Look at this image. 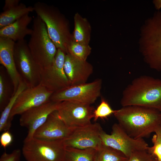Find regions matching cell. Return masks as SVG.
I'll list each match as a JSON object with an SVG mask.
<instances>
[{
  "instance_id": "obj_1",
  "label": "cell",
  "mask_w": 161,
  "mask_h": 161,
  "mask_svg": "<svg viewBox=\"0 0 161 161\" xmlns=\"http://www.w3.org/2000/svg\"><path fill=\"white\" fill-rule=\"evenodd\" d=\"M113 114L123 129L135 139H143L155 133L161 123V112L146 107H122Z\"/></svg>"
},
{
  "instance_id": "obj_2",
  "label": "cell",
  "mask_w": 161,
  "mask_h": 161,
  "mask_svg": "<svg viewBox=\"0 0 161 161\" xmlns=\"http://www.w3.org/2000/svg\"><path fill=\"white\" fill-rule=\"evenodd\" d=\"M122 107L139 106L161 112V79L146 75L134 79L123 90Z\"/></svg>"
},
{
  "instance_id": "obj_3",
  "label": "cell",
  "mask_w": 161,
  "mask_h": 161,
  "mask_svg": "<svg viewBox=\"0 0 161 161\" xmlns=\"http://www.w3.org/2000/svg\"><path fill=\"white\" fill-rule=\"evenodd\" d=\"M34 11L45 23L49 37L57 49L67 53L68 46L72 41L68 20L55 7L37 2Z\"/></svg>"
},
{
  "instance_id": "obj_4",
  "label": "cell",
  "mask_w": 161,
  "mask_h": 161,
  "mask_svg": "<svg viewBox=\"0 0 161 161\" xmlns=\"http://www.w3.org/2000/svg\"><path fill=\"white\" fill-rule=\"evenodd\" d=\"M141 52L151 69L161 73V11L150 18L142 32Z\"/></svg>"
},
{
  "instance_id": "obj_5",
  "label": "cell",
  "mask_w": 161,
  "mask_h": 161,
  "mask_svg": "<svg viewBox=\"0 0 161 161\" xmlns=\"http://www.w3.org/2000/svg\"><path fill=\"white\" fill-rule=\"evenodd\" d=\"M33 22L32 32L28 45L34 59L43 69L52 64L57 49L50 38L43 21L37 16Z\"/></svg>"
},
{
  "instance_id": "obj_6",
  "label": "cell",
  "mask_w": 161,
  "mask_h": 161,
  "mask_svg": "<svg viewBox=\"0 0 161 161\" xmlns=\"http://www.w3.org/2000/svg\"><path fill=\"white\" fill-rule=\"evenodd\" d=\"M22 153L26 161H67L64 140L47 141L33 137L24 142Z\"/></svg>"
},
{
  "instance_id": "obj_7",
  "label": "cell",
  "mask_w": 161,
  "mask_h": 161,
  "mask_svg": "<svg viewBox=\"0 0 161 161\" xmlns=\"http://www.w3.org/2000/svg\"><path fill=\"white\" fill-rule=\"evenodd\" d=\"M14 56L17 70L27 87L39 85L42 68L33 57L25 39L15 42Z\"/></svg>"
},
{
  "instance_id": "obj_8",
  "label": "cell",
  "mask_w": 161,
  "mask_h": 161,
  "mask_svg": "<svg viewBox=\"0 0 161 161\" xmlns=\"http://www.w3.org/2000/svg\"><path fill=\"white\" fill-rule=\"evenodd\" d=\"M102 84V80L97 79L90 83L70 85L53 93L49 100L71 101L91 105L100 96Z\"/></svg>"
},
{
  "instance_id": "obj_9",
  "label": "cell",
  "mask_w": 161,
  "mask_h": 161,
  "mask_svg": "<svg viewBox=\"0 0 161 161\" xmlns=\"http://www.w3.org/2000/svg\"><path fill=\"white\" fill-rule=\"evenodd\" d=\"M100 136L103 145L120 151L128 158L134 152L147 150L149 147L143 139H135L129 136L118 123L113 125L111 134L103 130Z\"/></svg>"
},
{
  "instance_id": "obj_10",
  "label": "cell",
  "mask_w": 161,
  "mask_h": 161,
  "mask_svg": "<svg viewBox=\"0 0 161 161\" xmlns=\"http://www.w3.org/2000/svg\"><path fill=\"white\" fill-rule=\"evenodd\" d=\"M94 110L91 105L64 101L60 102L57 111L67 126L74 129L91 123Z\"/></svg>"
},
{
  "instance_id": "obj_11",
  "label": "cell",
  "mask_w": 161,
  "mask_h": 161,
  "mask_svg": "<svg viewBox=\"0 0 161 161\" xmlns=\"http://www.w3.org/2000/svg\"><path fill=\"white\" fill-rule=\"evenodd\" d=\"M103 130L100 124L97 123L74 129L64 140V144L66 148L97 150L103 145L100 136Z\"/></svg>"
},
{
  "instance_id": "obj_12",
  "label": "cell",
  "mask_w": 161,
  "mask_h": 161,
  "mask_svg": "<svg viewBox=\"0 0 161 161\" xmlns=\"http://www.w3.org/2000/svg\"><path fill=\"white\" fill-rule=\"evenodd\" d=\"M65 55L61 49H57L52 64L41 70L40 84L53 93L71 85L64 69Z\"/></svg>"
},
{
  "instance_id": "obj_13",
  "label": "cell",
  "mask_w": 161,
  "mask_h": 161,
  "mask_svg": "<svg viewBox=\"0 0 161 161\" xmlns=\"http://www.w3.org/2000/svg\"><path fill=\"white\" fill-rule=\"evenodd\" d=\"M53 93L40 84L33 87H27L17 97L10 114V120L12 121L16 115H21L49 101Z\"/></svg>"
},
{
  "instance_id": "obj_14",
  "label": "cell",
  "mask_w": 161,
  "mask_h": 161,
  "mask_svg": "<svg viewBox=\"0 0 161 161\" xmlns=\"http://www.w3.org/2000/svg\"><path fill=\"white\" fill-rule=\"evenodd\" d=\"M60 102L49 100L29 109L21 115L20 124L28 130L24 142L33 138L36 130L45 123L50 114L57 110Z\"/></svg>"
},
{
  "instance_id": "obj_15",
  "label": "cell",
  "mask_w": 161,
  "mask_h": 161,
  "mask_svg": "<svg viewBox=\"0 0 161 161\" xmlns=\"http://www.w3.org/2000/svg\"><path fill=\"white\" fill-rule=\"evenodd\" d=\"M73 129L67 126L56 110L50 114L45 123L36 130L33 138L47 141L64 140Z\"/></svg>"
},
{
  "instance_id": "obj_16",
  "label": "cell",
  "mask_w": 161,
  "mask_h": 161,
  "mask_svg": "<svg viewBox=\"0 0 161 161\" xmlns=\"http://www.w3.org/2000/svg\"><path fill=\"white\" fill-rule=\"evenodd\" d=\"M64 69L71 85L86 83L93 71L92 65L86 61L78 59L68 53L65 55Z\"/></svg>"
},
{
  "instance_id": "obj_17",
  "label": "cell",
  "mask_w": 161,
  "mask_h": 161,
  "mask_svg": "<svg viewBox=\"0 0 161 161\" xmlns=\"http://www.w3.org/2000/svg\"><path fill=\"white\" fill-rule=\"evenodd\" d=\"M15 42L10 39L0 37V63L6 69L12 82L14 88L13 95L22 80L15 62L14 51Z\"/></svg>"
},
{
  "instance_id": "obj_18",
  "label": "cell",
  "mask_w": 161,
  "mask_h": 161,
  "mask_svg": "<svg viewBox=\"0 0 161 161\" xmlns=\"http://www.w3.org/2000/svg\"><path fill=\"white\" fill-rule=\"evenodd\" d=\"M32 19L27 14L12 24L0 29V37L10 39L15 42L24 39L26 36L31 35L32 33V29L28 27Z\"/></svg>"
},
{
  "instance_id": "obj_19",
  "label": "cell",
  "mask_w": 161,
  "mask_h": 161,
  "mask_svg": "<svg viewBox=\"0 0 161 161\" xmlns=\"http://www.w3.org/2000/svg\"><path fill=\"white\" fill-rule=\"evenodd\" d=\"M74 29L72 34V41L79 44L89 45L91 27L87 19L78 13L74 16Z\"/></svg>"
},
{
  "instance_id": "obj_20",
  "label": "cell",
  "mask_w": 161,
  "mask_h": 161,
  "mask_svg": "<svg viewBox=\"0 0 161 161\" xmlns=\"http://www.w3.org/2000/svg\"><path fill=\"white\" fill-rule=\"evenodd\" d=\"M34 11L33 7H27L20 3L18 5L1 13L0 29L7 26L18 19Z\"/></svg>"
},
{
  "instance_id": "obj_21",
  "label": "cell",
  "mask_w": 161,
  "mask_h": 161,
  "mask_svg": "<svg viewBox=\"0 0 161 161\" xmlns=\"http://www.w3.org/2000/svg\"><path fill=\"white\" fill-rule=\"evenodd\" d=\"M27 87L22 80L15 93L12 96L8 103L1 112L0 118V131L9 130L11 125V121L10 120L11 111L16 101L21 93Z\"/></svg>"
},
{
  "instance_id": "obj_22",
  "label": "cell",
  "mask_w": 161,
  "mask_h": 161,
  "mask_svg": "<svg viewBox=\"0 0 161 161\" xmlns=\"http://www.w3.org/2000/svg\"><path fill=\"white\" fill-rule=\"evenodd\" d=\"M7 71L2 65L0 68V110L1 112L13 95L14 91L11 81L7 78Z\"/></svg>"
},
{
  "instance_id": "obj_23",
  "label": "cell",
  "mask_w": 161,
  "mask_h": 161,
  "mask_svg": "<svg viewBox=\"0 0 161 161\" xmlns=\"http://www.w3.org/2000/svg\"><path fill=\"white\" fill-rule=\"evenodd\" d=\"M128 159L120 151L103 144L96 150L95 161H127Z\"/></svg>"
},
{
  "instance_id": "obj_24",
  "label": "cell",
  "mask_w": 161,
  "mask_h": 161,
  "mask_svg": "<svg viewBox=\"0 0 161 161\" xmlns=\"http://www.w3.org/2000/svg\"><path fill=\"white\" fill-rule=\"evenodd\" d=\"M96 150L66 148L67 161H95Z\"/></svg>"
},
{
  "instance_id": "obj_25",
  "label": "cell",
  "mask_w": 161,
  "mask_h": 161,
  "mask_svg": "<svg viewBox=\"0 0 161 161\" xmlns=\"http://www.w3.org/2000/svg\"><path fill=\"white\" fill-rule=\"evenodd\" d=\"M91 50L89 45L82 44L72 41L68 46L67 53L78 59L86 61Z\"/></svg>"
},
{
  "instance_id": "obj_26",
  "label": "cell",
  "mask_w": 161,
  "mask_h": 161,
  "mask_svg": "<svg viewBox=\"0 0 161 161\" xmlns=\"http://www.w3.org/2000/svg\"><path fill=\"white\" fill-rule=\"evenodd\" d=\"M115 111L112 108L108 102L103 98H102L100 104L94 111V120L95 121L98 119L106 118L114 114Z\"/></svg>"
},
{
  "instance_id": "obj_27",
  "label": "cell",
  "mask_w": 161,
  "mask_h": 161,
  "mask_svg": "<svg viewBox=\"0 0 161 161\" xmlns=\"http://www.w3.org/2000/svg\"><path fill=\"white\" fill-rule=\"evenodd\" d=\"M152 141L153 145L149 146L147 151L157 161H161V137L155 134L152 138Z\"/></svg>"
},
{
  "instance_id": "obj_28",
  "label": "cell",
  "mask_w": 161,
  "mask_h": 161,
  "mask_svg": "<svg viewBox=\"0 0 161 161\" xmlns=\"http://www.w3.org/2000/svg\"><path fill=\"white\" fill-rule=\"evenodd\" d=\"M127 161H157L147 150L137 151L133 153Z\"/></svg>"
},
{
  "instance_id": "obj_29",
  "label": "cell",
  "mask_w": 161,
  "mask_h": 161,
  "mask_svg": "<svg viewBox=\"0 0 161 161\" xmlns=\"http://www.w3.org/2000/svg\"><path fill=\"white\" fill-rule=\"evenodd\" d=\"M21 153L19 149H15L10 153L4 152L0 157V161H20Z\"/></svg>"
},
{
  "instance_id": "obj_30",
  "label": "cell",
  "mask_w": 161,
  "mask_h": 161,
  "mask_svg": "<svg viewBox=\"0 0 161 161\" xmlns=\"http://www.w3.org/2000/svg\"><path fill=\"white\" fill-rule=\"evenodd\" d=\"M13 140V136L9 130L4 131L0 137L1 146L5 148L12 144Z\"/></svg>"
},
{
  "instance_id": "obj_31",
  "label": "cell",
  "mask_w": 161,
  "mask_h": 161,
  "mask_svg": "<svg viewBox=\"0 0 161 161\" xmlns=\"http://www.w3.org/2000/svg\"><path fill=\"white\" fill-rule=\"evenodd\" d=\"M20 0H6L4 5L3 8V11H4L20 4Z\"/></svg>"
},
{
  "instance_id": "obj_32",
  "label": "cell",
  "mask_w": 161,
  "mask_h": 161,
  "mask_svg": "<svg viewBox=\"0 0 161 161\" xmlns=\"http://www.w3.org/2000/svg\"><path fill=\"white\" fill-rule=\"evenodd\" d=\"M153 3L157 10H159L161 8V0H154Z\"/></svg>"
},
{
  "instance_id": "obj_33",
  "label": "cell",
  "mask_w": 161,
  "mask_h": 161,
  "mask_svg": "<svg viewBox=\"0 0 161 161\" xmlns=\"http://www.w3.org/2000/svg\"><path fill=\"white\" fill-rule=\"evenodd\" d=\"M161 137V123L158 130L155 133Z\"/></svg>"
}]
</instances>
